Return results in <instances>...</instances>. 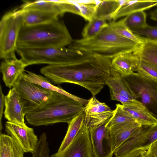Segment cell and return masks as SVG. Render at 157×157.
I'll list each match as a JSON object with an SVG mask.
<instances>
[{
	"mask_svg": "<svg viewBox=\"0 0 157 157\" xmlns=\"http://www.w3.org/2000/svg\"><path fill=\"white\" fill-rule=\"evenodd\" d=\"M126 26L131 31L142 28L147 25L146 14L144 11L131 13L124 18Z\"/></svg>",
	"mask_w": 157,
	"mask_h": 157,
	"instance_id": "30",
	"label": "cell"
},
{
	"mask_svg": "<svg viewBox=\"0 0 157 157\" xmlns=\"http://www.w3.org/2000/svg\"><path fill=\"white\" fill-rule=\"evenodd\" d=\"M121 105L123 109L140 126H152L157 124V119L140 101L134 99Z\"/></svg>",
	"mask_w": 157,
	"mask_h": 157,
	"instance_id": "16",
	"label": "cell"
},
{
	"mask_svg": "<svg viewBox=\"0 0 157 157\" xmlns=\"http://www.w3.org/2000/svg\"><path fill=\"white\" fill-rule=\"evenodd\" d=\"M106 21L104 18L94 16L83 28L82 33L83 38H90L95 36L109 26Z\"/></svg>",
	"mask_w": 157,
	"mask_h": 157,
	"instance_id": "29",
	"label": "cell"
},
{
	"mask_svg": "<svg viewBox=\"0 0 157 157\" xmlns=\"http://www.w3.org/2000/svg\"><path fill=\"white\" fill-rule=\"evenodd\" d=\"M150 17L151 19L157 21V9L151 12Z\"/></svg>",
	"mask_w": 157,
	"mask_h": 157,
	"instance_id": "39",
	"label": "cell"
},
{
	"mask_svg": "<svg viewBox=\"0 0 157 157\" xmlns=\"http://www.w3.org/2000/svg\"><path fill=\"white\" fill-rule=\"evenodd\" d=\"M157 140V124L151 126L146 135L142 148L147 150L150 145Z\"/></svg>",
	"mask_w": 157,
	"mask_h": 157,
	"instance_id": "35",
	"label": "cell"
},
{
	"mask_svg": "<svg viewBox=\"0 0 157 157\" xmlns=\"http://www.w3.org/2000/svg\"><path fill=\"white\" fill-rule=\"evenodd\" d=\"M133 53L138 59L157 66V41L145 38Z\"/></svg>",
	"mask_w": 157,
	"mask_h": 157,
	"instance_id": "23",
	"label": "cell"
},
{
	"mask_svg": "<svg viewBox=\"0 0 157 157\" xmlns=\"http://www.w3.org/2000/svg\"><path fill=\"white\" fill-rule=\"evenodd\" d=\"M19 9L23 26H31L48 23L58 19L59 16L53 13Z\"/></svg>",
	"mask_w": 157,
	"mask_h": 157,
	"instance_id": "20",
	"label": "cell"
},
{
	"mask_svg": "<svg viewBox=\"0 0 157 157\" xmlns=\"http://www.w3.org/2000/svg\"><path fill=\"white\" fill-rule=\"evenodd\" d=\"M108 25L113 31L125 38L140 44L145 40V38L134 33L126 26L124 18L117 21L112 20L108 23Z\"/></svg>",
	"mask_w": 157,
	"mask_h": 157,
	"instance_id": "28",
	"label": "cell"
},
{
	"mask_svg": "<svg viewBox=\"0 0 157 157\" xmlns=\"http://www.w3.org/2000/svg\"><path fill=\"white\" fill-rule=\"evenodd\" d=\"M110 118L98 126L88 128L94 157H111L106 140V125Z\"/></svg>",
	"mask_w": 157,
	"mask_h": 157,
	"instance_id": "17",
	"label": "cell"
},
{
	"mask_svg": "<svg viewBox=\"0 0 157 157\" xmlns=\"http://www.w3.org/2000/svg\"><path fill=\"white\" fill-rule=\"evenodd\" d=\"M138 59L133 52L119 55L111 60V67L121 76H127L134 72L133 69L136 66Z\"/></svg>",
	"mask_w": 157,
	"mask_h": 157,
	"instance_id": "21",
	"label": "cell"
},
{
	"mask_svg": "<svg viewBox=\"0 0 157 157\" xmlns=\"http://www.w3.org/2000/svg\"><path fill=\"white\" fill-rule=\"evenodd\" d=\"M141 44L119 35L109 26L92 38L73 40L68 48L84 55H98L112 60L120 55L133 52Z\"/></svg>",
	"mask_w": 157,
	"mask_h": 157,
	"instance_id": "2",
	"label": "cell"
},
{
	"mask_svg": "<svg viewBox=\"0 0 157 157\" xmlns=\"http://www.w3.org/2000/svg\"><path fill=\"white\" fill-rule=\"evenodd\" d=\"M151 126H141L114 152L115 157H121L136 149L142 148L147 133Z\"/></svg>",
	"mask_w": 157,
	"mask_h": 157,
	"instance_id": "18",
	"label": "cell"
},
{
	"mask_svg": "<svg viewBox=\"0 0 157 157\" xmlns=\"http://www.w3.org/2000/svg\"><path fill=\"white\" fill-rule=\"evenodd\" d=\"M22 9L33 10L56 13L62 16V13L56 1H24L19 7Z\"/></svg>",
	"mask_w": 157,
	"mask_h": 157,
	"instance_id": "27",
	"label": "cell"
},
{
	"mask_svg": "<svg viewBox=\"0 0 157 157\" xmlns=\"http://www.w3.org/2000/svg\"><path fill=\"white\" fill-rule=\"evenodd\" d=\"M22 25L19 8L4 15L0 22V57L3 60L16 56L17 42Z\"/></svg>",
	"mask_w": 157,
	"mask_h": 157,
	"instance_id": "6",
	"label": "cell"
},
{
	"mask_svg": "<svg viewBox=\"0 0 157 157\" xmlns=\"http://www.w3.org/2000/svg\"><path fill=\"white\" fill-rule=\"evenodd\" d=\"M13 87L16 89L19 94L26 114L47 102L52 97L55 92L28 81L21 76L16 82Z\"/></svg>",
	"mask_w": 157,
	"mask_h": 157,
	"instance_id": "8",
	"label": "cell"
},
{
	"mask_svg": "<svg viewBox=\"0 0 157 157\" xmlns=\"http://www.w3.org/2000/svg\"><path fill=\"white\" fill-rule=\"evenodd\" d=\"M80 16L89 22L95 16L97 7L99 5L82 3V0H78Z\"/></svg>",
	"mask_w": 157,
	"mask_h": 157,
	"instance_id": "33",
	"label": "cell"
},
{
	"mask_svg": "<svg viewBox=\"0 0 157 157\" xmlns=\"http://www.w3.org/2000/svg\"><path fill=\"white\" fill-rule=\"evenodd\" d=\"M133 71L146 78L157 81V66L154 64L138 59L137 64Z\"/></svg>",
	"mask_w": 157,
	"mask_h": 157,
	"instance_id": "31",
	"label": "cell"
},
{
	"mask_svg": "<svg viewBox=\"0 0 157 157\" xmlns=\"http://www.w3.org/2000/svg\"><path fill=\"white\" fill-rule=\"evenodd\" d=\"M5 118L8 121L25 125L26 115L24 105L16 89H10L5 97Z\"/></svg>",
	"mask_w": 157,
	"mask_h": 157,
	"instance_id": "13",
	"label": "cell"
},
{
	"mask_svg": "<svg viewBox=\"0 0 157 157\" xmlns=\"http://www.w3.org/2000/svg\"><path fill=\"white\" fill-rule=\"evenodd\" d=\"M5 130L8 135L14 139L25 153H32L39 140L33 129L19 124L9 121L6 122Z\"/></svg>",
	"mask_w": 157,
	"mask_h": 157,
	"instance_id": "10",
	"label": "cell"
},
{
	"mask_svg": "<svg viewBox=\"0 0 157 157\" xmlns=\"http://www.w3.org/2000/svg\"><path fill=\"white\" fill-rule=\"evenodd\" d=\"M111 60L98 55L71 64L48 65L40 69L41 74L55 84H76L90 91L93 96L106 85Z\"/></svg>",
	"mask_w": 157,
	"mask_h": 157,
	"instance_id": "1",
	"label": "cell"
},
{
	"mask_svg": "<svg viewBox=\"0 0 157 157\" xmlns=\"http://www.w3.org/2000/svg\"><path fill=\"white\" fill-rule=\"evenodd\" d=\"M140 126L134 121L107 128L106 140L111 157L115 151Z\"/></svg>",
	"mask_w": 157,
	"mask_h": 157,
	"instance_id": "12",
	"label": "cell"
},
{
	"mask_svg": "<svg viewBox=\"0 0 157 157\" xmlns=\"http://www.w3.org/2000/svg\"><path fill=\"white\" fill-rule=\"evenodd\" d=\"M73 40L63 22L58 19L35 25H22L17 45L26 48H61L69 46Z\"/></svg>",
	"mask_w": 157,
	"mask_h": 157,
	"instance_id": "3",
	"label": "cell"
},
{
	"mask_svg": "<svg viewBox=\"0 0 157 157\" xmlns=\"http://www.w3.org/2000/svg\"><path fill=\"white\" fill-rule=\"evenodd\" d=\"M146 151L144 148H138L121 157H144Z\"/></svg>",
	"mask_w": 157,
	"mask_h": 157,
	"instance_id": "38",
	"label": "cell"
},
{
	"mask_svg": "<svg viewBox=\"0 0 157 157\" xmlns=\"http://www.w3.org/2000/svg\"><path fill=\"white\" fill-rule=\"evenodd\" d=\"M131 92L141 101L157 119V81L134 72L127 76H122Z\"/></svg>",
	"mask_w": 157,
	"mask_h": 157,
	"instance_id": "7",
	"label": "cell"
},
{
	"mask_svg": "<svg viewBox=\"0 0 157 157\" xmlns=\"http://www.w3.org/2000/svg\"><path fill=\"white\" fill-rule=\"evenodd\" d=\"M27 66L21 59H18L16 56L2 61L0 69L6 86L10 89L13 88Z\"/></svg>",
	"mask_w": 157,
	"mask_h": 157,
	"instance_id": "15",
	"label": "cell"
},
{
	"mask_svg": "<svg viewBox=\"0 0 157 157\" xmlns=\"http://www.w3.org/2000/svg\"><path fill=\"white\" fill-rule=\"evenodd\" d=\"M132 31L137 35H142L150 40L157 41V26H152L147 25L144 28Z\"/></svg>",
	"mask_w": 157,
	"mask_h": 157,
	"instance_id": "34",
	"label": "cell"
},
{
	"mask_svg": "<svg viewBox=\"0 0 157 157\" xmlns=\"http://www.w3.org/2000/svg\"><path fill=\"white\" fill-rule=\"evenodd\" d=\"M84 123L90 128L98 126L111 118L114 111L105 103L93 96L84 106Z\"/></svg>",
	"mask_w": 157,
	"mask_h": 157,
	"instance_id": "11",
	"label": "cell"
},
{
	"mask_svg": "<svg viewBox=\"0 0 157 157\" xmlns=\"http://www.w3.org/2000/svg\"><path fill=\"white\" fill-rule=\"evenodd\" d=\"M24 152L19 144L12 137L1 132L0 157H24Z\"/></svg>",
	"mask_w": 157,
	"mask_h": 157,
	"instance_id": "22",
	"label": "cell"
},
{
	"mask_svg": "<svg viewBox=\"0 0 157 157\" xmlns=\"http://www.w3.org/2000/svg\"><path fill=\"white\" fill-rule=\"evenodd\" d=\"M84 119L85 114L83 112L73 118L68 124L67 133L57 152L62 151L71 143L84 123Z\"/></svg>",
	"mask_w": 157,
	"mask_h": 157,
	"instance_id": "26",
	"label": "cell"
},
{
	"mask_svg": "<svg viewBox=\"0 0 157 157\" xmlns=\"http://www.w3.org/2000/svg\"><path fill=\"white\" fill-rule=\"evenodd\" d=\"M51 157H94L88 128L84 122L74 139L63 151Z\"/></svg>",
	"mask_w": 157,
	"mask_h": 157,
	"instance_id": "9",
	"label": "cell"
},
{
	"mask_svg": "<svg viewBox=\"0 0 157 157\" xmlns=\"http://www.w3.org/2000/svg\"><path fill=\"white\" fill-rule=\"evenodd\" d=\"M144 157H157V140L150 145L145 151Z\"/></svg>",
	"mask_w": 157,
	"mask_h": 157,
	"instance_id": "36",
	"label": "cell"
},
{
	"mask_svg": "<svg viewBox=\"0 0 157 157\" xmlns=\"http://www.w3.org/2000/svg\"><path fill=\"white\" fill-rule=\"evenodd\" d=\"M128 0L101 1L98 6L95 16L106 20H113L120 8Z\"/></svg>",
	"mask_w": 157,
	"mask_h": 157,
	"instance_id": "25",
	"label": "cell"
},
{
	"mask_svg": "<svg viewBox=\"0 0 157 157\" xmlns=\"http://www.w3.org/2000/svg\"><path fill=\"white\" fill-rule=\"evenodd\" d=\"M25 80L37 84L49 90L56 92L78 101L85 105L87 100L76 97L67 92L59 86H56L52 83L48 78L42 75L36 74L33 72L25 71L21 75Z\"/></svg>",
	"mask_w": 157,
	"mask_h": 157,
	"instance_id": "19",
	"label": "cell"
},
{
	"mask_svg": "<svg viewBox=\"0 0 157 157\" xmlns=\"http://www.w3.org/2000/svg\"><path fill=\"white\" fill-rule=\"evenodd\" d=\"M106 85L109 88L112 100L119 101L124 105L136 99L131 94L122 76L111 67Z\"/></svg>",
	"mask_w": 157,
	"mask_h": 157,
	"instance_id": "14",
	"label": "cell"
},
{
	"mask_svg": "<svg viewBox=\"0 0 157 157\" xmlns=\"http://www.w3.org/2000/svg\"><path fill=\"white\" fill-rule=\"evenodd\" d=\"M16 52L28 66L40 64H69L85 59L91 55H84L78 51L65 47L36 48L17 47Z\"/></svg>",
	"mask_w": 157,
	"mask_h": 157,
	"instance_id": "5",
	"label": "cell"
},
{
	"mask_svg": "<svg viewBox=\"0 0 157 157\" xmlns=\"http://www.w3.org/2000/svg\"><path fill=\"white\" fill-rule=\"evenodd\" d=\"M113 111V115L107 124V128L117 124L135 121L131 116L123 109L121 104H117L116 108Z\"/></svg>",
	"mask_w": 157,
	"mask_h": 157,
	"instance_id": "32",
	"label": "cell"
},
{
	"mask_svg": "<svg viewBox=\"0 0 157 157\" xmlns=\"http://www.w3.org/2000/svg\"><path fill=\"white\" fill-rule=\"evenodd\" d=\"M5 97L2 89L1 85L0 86V129L1 130L2 128V120L3 113V110L5 106Z\"/></svg>",
	"mask_w": 157,
	"mask_h": 157,
	"instance_id": "37",
	"label": "cell"
},
{
	"mask_svg": "<svg viewBox=\"0 0 157 157\" xmlns=\"http://www.w3.org/2000/svg\"><path fill=\"white\" fill-rule=\"evenodd\" d=\"M157 6V0H128L119 10L113 20Z\"/></svg>",
	"mask_w": 157,
	"mask_h": 157,
	"instance_id": "24",
	"label": "cell"
},
{
	"mask_svg": "<svg viewBox=\"0 0 157 157\" xmlns=\"http://www.w3.org/2000/svg\"><path fill=\"white\" fill-rule=\"evenodd\" d=\"M84 106L79 101L55 92L47 102L28 113L27 121L35 126L69 123L75 117L84 112Z\"/></svg>",
	"mask_w": 157,
	"mask_h": 157,
	"instance_id": "4",
	"label": "cell"
}]
</instances>
